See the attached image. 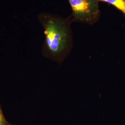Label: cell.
<instances>
[{
	"mask_svg": "<svg viewBox=\"0 0 125 125\" xmlns=\"http://www.w3.org/2000/svg\"><path fill=\"white\" fill-rule=\"evenodd\" d=\"M38 20L44 29L45 40L42 51L43 56L62 63L73 47L71 19L43 13L38 16Z\"/></svg>",
	"mask_w": 125,
	"mask_h": 125,
	"instance_id": "cell-1",
	"label": "cell"
},
{
	"mask_svg": "<svg viewBox=\"0 0 125 125\" xmlns=\"http://www.w3.org/2000/svg\"><path fill=\"white\" fill-rule=\"evenodd\" d=\"M72 10V22L89 25L97 22L101 16L98 0H68Z\"/></svg>",
	"mask_w": 125,
	"mask_h": 125,
	"instance_id": "cell-2",
	"label": "cell"
},
{
	"mask_svg": "<svg viewBox=\"0 0 125 125\" xmlns=\"http://www.w3.org/2000/svg\"><path fill=\"white\" fill-rule=\"evenodd\" d=\"M99 2H104L112 5L125 16V0H98Z\"/></svg>",
	"mask_w": 125,
	"mask_h": 125,
	"instance_id": "cell-3",
	"label": "cell"
},
{
	"mask_svg": "<svg viewBox=\"0 0 125 125\" xmlns=\"http://www.w3.org/2000/svg\"><path fill=\"white\" fill-rule=\"evenodd\" d=\"M0 125H15L10 123L5 117L0 103Z\"/></svg>",
	"mask_w": 125,
	"mask_h": 125,
	"instance_id": "cell-4",
	"label": "cell"
}]
</instances>
